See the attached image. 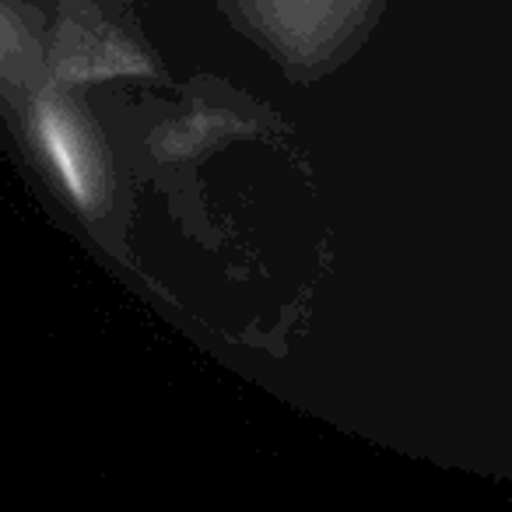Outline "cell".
Masks as SVG:
<instances>
[{
	"instance_id": "obj_1",
	"label": "cell",
	"mask_w": 512,
	"mask_h": 512,
	"mask_svg": "<svg viewBox=\"0 0 512 512\" xmlns=\"http://www.w3.org/2000/svg\"><path fill=\"white\" fill-rule=\"evenodd\" d=\"M43 137H46V148H50L53 162H57V169L64 172L67 186H71L78 197H88L85 183H81V165H78V158L71 155V141H67V130H64V123H60V116H53V113L43 116Z\"/></svg>"
}]
</instances>
